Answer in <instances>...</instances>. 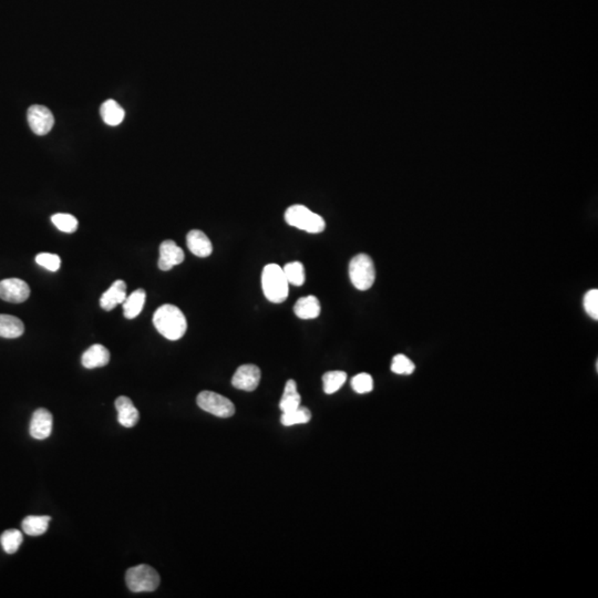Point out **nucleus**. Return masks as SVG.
I'll return each instance as SVG.
<instances>
[{"instance_id": "nucleus-28", "label": "nucleus", "mask_w": 598, "mask_h": 598, "mask_svg": "<svg viewBox=\"0 0 598 598\" xmlns=\"http://www.w3.org/2000/svg\"><path fill=\"white\" fill-rule=\"evenodd\" d=\"M351 387H353V390L356 391L357 393H360V395L370 392L373 389V377L368 373H359L351 380Z\"/></svg>"}, {"instance_id": "nucleus-6", "label": "nucleus", "mask_w": 598, "mask_h": 598, "mask_svg": "<svg viewBox=\"0 0 598 598\" xmlns=\"http://www.w3.org/2000/svg\"><path fill=\"white\" fill-rule=\"evenodd\" d=\"M197 402L202 410L219 418H230L235 413L233 402L213 391H202L197 396Z\"/></svg>"}, {"instance_id": "nucleus-25", "label": "nucleus", "mask_w": 598, "mask_h": 598, "mask_svg": "<svg viewBox=\"0 0 598 598\" xmlns=\"http://www.w3.org/2000/svg\"><path fill=\"white\" fill-rule=\"evenodd\" d=\"M286 278L291 285L302 286L305 283V268L300 262L288 263L283 268Z\"/></svg>"}, {"instance_id": "nucleus-26", "label": "nucleus", "mask_w": 598, "mask_h": 598, "mask_svg": "<svg viewBox=\"0 0 598 598\" xmlns=\"http://www.w3.org/2000/svg\"><path fill=\"white\" fill-rule=\"evenodd\" d=\"M52 222L59 231L74 233L78 228V219L71 214L58 213L52 217Z\"/></svg>"}, {"instance_id": "nucleus-5", "label": "nucleus", "mask_w": 598, "mask_h": 598, "mask_svg": "<svg viewBox=\"0 0 598 598\" xmlns=\"http://www.w3.org/2000/svg\"><path fill=\"white\" fill-rule=\"evenodd\" d=\"M126 582L131 592H154L159 587V575L153 567L137 565L126 571Z\"/></svg>"}, {"instance_id": "nucleus-10", "label": "nucleus", "mask_w": 598, "mask_h": 598, "mask_svg": "<svg viewBox=\"0 0 598 598\" xmlns=\"http://www.w3.org/2000/svg\"><path fill=\"white\" fill-rule=\"evenodd\" d=\"M184 258V252L174 241L168 239L159 245V268L161 271H170L174 266L182 264Z\"/></svg>"}, {"instance_id": "nucleus-1", "label": "nucleus", "mask_w": 598, "mask_h": 598, "mask_svg": "<svg viewBox=\"0 0 598 598\" xmlns=\"http://www.w3.org/2000/svg\"><path fill=\"white\" fill-rule=\"evenodd\" d=\"M153 324L163 337L175 342L186 335L188 322L179 307L170 304L161 306L154 313Z\"/></svg>"}, {"instance_id": "nucleus-30", "label": "nucleus", "mask_w": 598, "mask_h": 598, "mask_svg": "<svg viewBox=\"0 0 598 598\" xmlns=\"http://www.w3.org/2000/svg\"><path fill=\"white\" fill-rule=\"evenodd\" d=\"M584 309L593 319H598V291L590 289L584 296Z\"/></svg>"}, {"instance_id": "nucleus-12", "label": "nucleus", "mask_w": 598, "mask_h": 598, "mask_svg": "<svg viewBox=\"0 0 598 598\" xmlns=\"http://www.w3.org/2000/svg\"><path fill=\"white\" fill-rule=\"evenodd\" d=\"M115 409L118 411V421L123 427L132 428L139 422V411L128 397H119L115 400Z\"/></svg>"}, {"instance_id": "nucleus-24", "label": "nucleus", "mask_w": 598, "mask_h": 598, "mask_svg": "<svg viewBox=\"0 0 598 598\" xmlns=\"http://www.w3.org/2000/svg\"><path fill=\"white\" fill-rule=\"evenodd\" d=\"M23 533L18 530H7L0 536V543L7 554H14L23 544Z\"/></svg>"}, {"instance_id": "nucleus-16", "label": "nucleus", "mask_w": 598, "mask_h": 598, "mask_svg": "<svg viewBox=\"0 0 598 598\" xmlns=\"http://www.w3.org/2000/svg\"><path fill=\"white\" fill-rule=\"evenodd\" d=\"M320 311H322L320 302L318 298L313 295L299 298L294 306V313L300 319L317 318L320 315Z\"/></svg>"}, {"instance_id": "nucleus-19", "label": "nucleus", "mask_w": 598, "mask_h": 598, "mask_svg": "<svg viewBox=\"0 0 598 598\" xmlns=\"http://www.w3.org/2000/svg\"><path fill=\"white\" fill-rule=\"evenodd\" d=\"M300 402H302V397L297 391L296 381L293 379H289L286 382L285 390H284L280 402H279V409L282 410L283 413L291 412V411L300 407Z\"/></svg>"}, {"instance_id": "nucleus-23", "label": "nucleus", "mask_w": 598, "mask_h": 598, "mask_svg": "<svg viewBox=\"0 0 598 598\" xmlns=\"http://www.w3.org/2000/svg\"><path fill=\"white\" fill-rule=\"evenodd\" d=\"M311 411L308 410L307 408L300 406V407L291 411V412L283 413L280 422L285 427H291V425L308 423V422L311 421Z\"/></svg>"}, {"instance_id": "nucleus-21", "label": "nucleus", "mask_w": 598, "mask_h": 598, "mask_svg": "<svg viewBox=\"0 0 598 598\" xmlns=\"http://www.w3.org/2000/svg\"><path fill=\"white\" fill-rule=\"evenodd\" d=\"M52 518L50 516H27L23 521V532L26 533L27 535L39 536L43 535L48 530L49 522Z\"/></svg>"}, {"instance_id": "nucleus-29", "label": "nucleus", "mask_w": 598, "mask_h": 598, "mask_svg": "<svg viewBox=\"0 0 598 598\" xmlns=\"http://www.w3.org/2000/svg\"><path fill=\"white\" fill-rule=\"evenodd\" d=\"M36 262L47 271L57 272L61 266V259L56 254L40 253L36 256Z\"/></svg>"}, {"instance_id": "nucleus-18", "label": "nucleus", "mask_w": 598, "mask_h": 598, "mask_svg": "<svg viewBox=\"0 0 598 598\" xmlns=\"http://www.w3.org/2000/svg\"><path fill=\"white\" fill-rule=\"evenodd\" d=\"M146 299V293L142 288L134 291L130 296H126V300L122 304L124 317L128 319H133L139 316L140 313L144 307Z\"/></svg>"}, {"instance_id": "nucleus-7", "label": "nucleus", "mask_w": 598, "mask_h": 598, "mask_svg": "<svg viewBox=\"0 0 598 598\" xmlns=\"http://www.w3.org/2000/svg\"><path fill=\"white\" fill-rule=\"evenodd\" d=\"M27 120L32 132L40 137L46 135L54 128V117L47 107L34 104L27 112Z\"/></svg>"}, {"instance_id": "nucleus-22", "label": "nucleus", "mask_w": 598, "mask_h": 598, "mask_svg": "<svg viewBox=\"0 0 598 598\" xmlns=\"http://www.w3.org/2000/svg\"><path fill=\"white\" fill-rule=\"evenodd\" d=\"M347 380V373L344 371H328L322 376L324 391L327 395L337 392Z\"/></svg>"}, {"instance_id": "nucleus-11", "label": "nucleus", "mask_w": 598, "mask_h": 598, "mask_svg": "<svg viewBox=\"0 0 598 598\" xmlns=\"http://www.w3.org/2000/svg\"><path fill=\"white\" fill-rule=\"evenodd\" d=\"M54 418L50 411L45 408H39L32 414L29 432L30 436L37 440H45L52 434Z\"/></svg>"}, {"instance_id": "nucleus-8", "label": "nucleus", "mask_w": 598, "mask_h": 598, "mask_svg": "<svg viewBox=\"0 0 598 598\" xmlns=\"http://www.w3.org/2000/svg\"><path fill=\"white\" fill-rule=\"evenodd\" d=\"M29 296L30 287L23 279L7 278L0 282V298L5 302L20 304L26 302Z\"/></svg>"}, {"instance_id": "nucleus-17", "label": "nucleus", "mask_w": 598, "mask_h": 598, "mask_svg": "<svg viewBox=\"0 0 598 598\" xmlns=\"http://www.w3.org/2000/svg\"><path fill=\"white\" fill-rule=\"evenodd\" d=\"M100 114H101L103 121L108 126H119L126 117V112L123 110L122 107L120 106L119 103L114 100L104 101L100 108Z\"/></svg>"}, {"instance_id": "nucleus-9", "label": "nucleus", "mask_w": 598, "mask_h": 598, "mask_svg": "<svg viewBox=\"0 0 598 598\" xmlns=\"http://www.w3.org/2000/svg\"><path fill=\"white\" fill-rule=\"evenodd\" d=\"M261 381V369L255 365H243L235 371L232 385L239 390L254 391Z\"/></svg>"}, {"instance_id": "nucleus-14", "label": "nucleus", "mask_w": 598, "mask_h": 598, "mask_svg": "<svg viewBox=\"0 0 598 598\" xmlns=\"http://www.w3.org/2000/svg\"><path fill=\"white\" fill-rule=\"evenodd\" d=\"M186 244L192 253L197 257H208L213 252V245L206 234L199 230L188 232Z\"/></svg>"}, {"instance_id": "nucleus-3", "label": "nucleus", "mask_w": 598, "mask_h": 598, "mask_svg": "<svg viewBox=\"0 0 598 598\" xmlns=\"http://www.w3.org/2000/svg\"><path fill=\"white\" fill-rule=\"evenodd\" d=\"M285 221L288 225L311 234L322 233L326 228L325 219L304 206L288 208L285 212Z\"/></svg>"}, {"instance_id": "nucleus-27", "label": "nucleus", "mask_w": 598, "mask_h": 598, "mask_svg": "<svg viewBox=\"0 0 598 598\" xmlns=\"http://www.w3.org/2000/svg\"><path fill=\"white\" fill-rule=\"evenodd\" d=\"M416 369V366L410 359L405 355H397L393 357L391 362V371L397 375H411Z\"/></svg>"}, {"instance_id": "nucleus-15", "label": "nucleus", "mask_w": 598, "mask_h": 598, "mask_svg": "<svg viewBox=\"0 0 598 598\" xmlns=\"http://www.w3.org/2000/svg\"><path fill=\"white\" fill-rule=\"evenodd\" d=\"M110 362V353L104 346L93 345L83 353L81 362L87 369L104 367Z\"/></svg>"}, {"instance_id": "nucleus-4", "label": "nucleus", "mask_w": 598, "mask_h": 598, "mask_svg": "<svg viewBox=\"0 0 598 598\" xmlns=\"http://www.w3.org/2000/svg\"><path fill=\"white\" fill-rule=\"evenodd\" d=\"M349 277L353 285L359 291H368L376 279V269L373 259L367 254H358L349 264Z\"/></svg>"}, {"instance_id": "nucleus-2", "label": "nucleus", "mask_w": 598, "mask_h": 598, "mask_svg": "<svg viewBox=\"0 0 598 598\" xmlns=\"http://www.w3.org/2000/svg\"><path fill=\"white\" fill-rule=\"evenodd\" d=\"M262 287L269 302L280 304L285 302L289 291V283L283 268L277 264H268L262 273Z\"/></svg>"}, {"instance_id": "nucleus-20", "label": "nucleus", "mask_w": 598, "mask_h": 598, "mask_svg": "<svg viewBox=\"0 0 598 598\" xmlns=\"http://www.w3.org/2000/svg\"><path fill=\"white\" fill-rule=\"evenodd\" d=\"M25 331L23 322L18 317L0 313V337L18 338Z\"/></svg>"}, {"instance_id": "nucleus-13", "label": "nucleus", "mask_w": 598, "mask_h": 598, "mask_svg": "<svg viewBox=\"0 0 598 598\" xmlns=\"http://www.w3.org/2000/svg\"><path fill=\"white\" fill-rule=\"evenodd\" d=\"M126 298V283L119 279L112 284L111 287L109 288L106 293L103 294L100 298V306L104 311H110L117 307L120 304H123V302Z\"/></svg>"}]
</instances>
